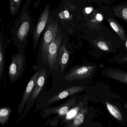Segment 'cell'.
Returning a JSON list of instances; mask_svg holds the SVG:
<instances>
[{
  "instance_id": "1",
  "label": "cell",
  "mask_w": 127,
  "mask_h": 127,
  "mask_svg": "<svg viewBox=\"0 0 127 127\" xmlns=\"http://www.w3.org/2000/svg\"><path fill=\"white\" fill-rule=\"evenodd\" d=\"M30 1H27L11 29L12 40L19 52L24 51L27 43L31 27V18L28 13Z\"/></svg>"
},
{
  "instance_id": "2",
  "label": "cell",
  "mask_w": 127,
  "mask_h": 127,
  "mask_svg": "<svg viewBox=\"0 0 127 127\" xmlns=\"http://www.w3.org/2000/svg\"><path fill=\"white\" fill-rule=\"evenodd\" d=\"M26 62L24 51H17L13 54L8 71V75L11 84L16 82L23 76Z\"/></svg>"
},
{
  "instance_id": "3",
  "label": "cell",
  "mask_w": 127,
  "mask_h": 127,
  "mask_svg": "<svg viewBox=\"0 0 127 127\" xmlns=\"http://www.w3.org/2000/svg\"><path fill=\"white\" fill-rule=\"evenodd\" d=\"M76 99L72 98L60 106L47 109L45 111L46 115L55 114L56 115L48 120L46 124L48 123L52 127L57 126L60 120L64 118L69 111L76 105Z\"/></svg>"
},
{
  "instance_id": "4",
  "label": "cell",
  "mask_w": 127,
  "mask_h": 127,
  "mask_svg": "<svg viewBox=\"0 0 127 127\" xmlns=\"http://www.w3.org/2000/svg\"><path fill=\"white\" fill-rule=\"evenodd\" d=\"M47 74L45 69L42 70L39 69V74L36 82L34 89L33 91L30 100L27 103V106L24 111V114L20 117V119L17 122V124L21 121L23 117H25L27 115L29 110L33 106L35 101L36 99L43 88L47 78Z\"/></svg>"
},
{
  "instance_id": "5",
  "label": "cell",
  "mask_w": 127,
  "mask_h": 127,
  "mask_svg": "<svg viewBox=\"0 0 127 127\" xmlns=\"http://www.w3.org/2000/svg\"><path fill=\"white\" fill-rule=\"evenodd\" d=\"M62 36L58 35L48 47L46 58V63L51 71L56 68L58 62L60 49L62 44Z\"/></svg>"
},
{
  "instance_id": "6",
  "label": "cell",
  "mask_w": 127,
  "mask_h": 127,
  "mask_svg": "<svg viewBox=\"0 0 127 127\" xmlns=\"http://www.w3.org/2000/svg\"><path fill=\"white\" fill-rule=\"evenodd\" d=\"M58 24L54 22L48 25L44 34L42 42L41 56L43 62L45 63H46L48 47L58 34Z\"/></svg>"
},
{
  "instance_id": "7",
  "label": "cell",
  "mask_w": 127,
  "mask_h": 127,
  "mask_svg": "<svg viewBox=\"0 0 127 127\" xmlns=\"http://www.w3.org/2000/svg\"><path fill=\"white\" fill-rule=\"evenodd\" d=\"M95 67L88 65H80L74 67L65 76L64 79L71 81L87 78L91 75Z\"/></svg>"
},
{
  "instance_id": "8",
  "label": "cell",
  "mask_w": 127,
  "mask_h": 127,
  "mask_svg": "<svg viewBox=\"0 0 127 127\" xmlns=\"http://www.w3.org/2000/svg\"><path fill=\"white\" fill-rule=\"evenodd\" d=\"M49 6H46L44 9L41 14L38 20L36 23L33 36V47L34 50L36 48L38 41L41 34L44 30L48 21L49 16Z\"/></svg>"
},
{
  "instance_id": "9",
  "label": "cell",
  "mask_w": 127,
  "mask_h": 127,
  "mask_svg": "<svg viewBox=\"0 0 127 127\" xmlns=\"http://www.w3.org/2000/svg\"><path fill=\"white\" fill-rule=\"evenodd\" d=\"M39 74V70L36 71L28 82L22 96V99L19 105L18 114H21L24 111L25 104H27L30 98L34 89L36 80Z\"/></svg>"
},
{
  "instance_id": "10",
  "label": "cell",
  "mask_w": 127,
  "mask_h": 127,
  "mask_svg": "<svg viewBox=\"0 0 127 127\" xmlns=\"http://www.w3.org/2000/svg\"><path fill=\"white\" fill-rule=\"evenodd\" d=\"M85 89V87L83 86H74L69 87L62 91L51 97L48 100L47 103L53 104L56 103L71 95L79 93L83 91Z\"/></svg>"
},
{
  "instance_id": "11",
  "label": "cell",
  "mask_w": 127,
  "mask_h": 127,
  "mask_svg": "<svg viewBox=\"0 0 127 127\" xmlns=\"http://www.w3.org/2000/svg\"><path fill=\"white\" fill-rule=\"evenodd\" d=\"M104 75L109 78L127 84V72L116 68H107L103 71Z\"/></svg>"
},
{
  "instance_id": "12",
  "label": "cell",
  "mask_w": 127,
  "mask_h": 127,
  "mask_svg": "<svg viewBox=\"0 0 127 127\" xmlns=\"http://www.w3.org/2000/svg\"><path fill=\"white\" fill-rule=\"evenodd\" d=\"M69 58V53L65 45L63 44L60 47L58 59V66L60 68L61 73L65 70Z\"/></svg>"
},
{
  "instance_id": "13",
  "label": "cell",
  "mask_w": 127,
  "mask_h": 127,
  "mask_svg": "<svg viewBox=\"0 0 127 127\" xmlns=\"http://www.w3.org/2000/svg\"><path fill=\"white\" fill-rule=\"evenodd\" d=\"M6 45L3 34L0 31V80H2L4 73V56Z\"/></svg>"
},
{
  "instance_id": "14",
  "label": "cell",
  "mask_w": 127,
  "mask_h": 127,
  "mask_svg": "<svg viewBox=\"0 0 127 127\" xmlns=\"http://www.w3.org/2000/svg\"><path fill=\"white\" fill-rule=\"evenodd\" d=\"M107 21L111 27L118 35L120 39L123 41H126L127 39L126 32L117 20L113 18H110L107 19Z\"/></svg>"
},
{
  "instance_id": "15",
  "label": "cell",
  "mask_w": 127,
  "mask_h": 127,
  "mask_svg": "<svg viewBox=\"0 0 127 127\" xmlns=\"http://www.w3.org/2000/svg\"><path fill=\"white\" fill-rule=\"evenodd\" d=\"M88 113V109L85 106L83 107L75 116L70 122L68 127H78L84 121L86 115Z\"/></svg>"
},
{
  "instance_id": "16",
  "label": "cell",
  "mask_w": 127,
  "mask_h": 127,
  "mask_svg": "<svg viewBox=\"0 0 127 127\" xmlns=\"http://www.w3.org/2000/svg\"><path fill=\"white\" fill-rule=\"evenodd\" d=\"M112 10L115 16L127 22V3L115 6Z\"/></svg>"
},
{
  "instance_id": "17",
  "label": "cell",
  "mask_w": 127,
  "mask_h": 127,
  "mask_svg": "<svg viewBox=\"0 0 127 127\" xmlns=\"http://www.w3.org/2000/svg\"><path fill=\"white\" fill-rule=\"evenodd\" d=\"M84 106L83 101L80 102L78 104L75 105L69 111L66 115L63 118V121L64 122L67 123H69V122H71L75 118L80 110Z\"/></svg>"
},
{
  "instance_id": "18",
  "label": "cell",
  "mask_w": 127,
  "mask_h": 127,
  "mask_svg": "<svg viewBox=\"0 0 127 127\" xmlns=\"http://www.w3.org/2000/svg\"><path fill=\"white\" fill-rule=\"evenodd\" d=\"M22 0H10L9 1V14L12 16L17 15L19 12Z\"/></svg>"
},
{
  "instance_id": "19",
  "label": "cell",
  "mask_w": 127,
  "mask_h": 127,
  "mask_svg": "<svg viewBox=\"0 0 127 127\" xmlns=\"http://www.w3.org/2000/svg\"><path fill=\"white\" fill-rule=\"evenodd\" d=\"M106 106L109 112L117 120L122 121L123 120L122 114L118 109L115 105L107 101L106 102Z\"/></svg>"
},
{
  "instance_id": "20",
  "label": "cell",
  "mask_w": 127,
  "mask_h": 127,
  "mask_svg": "<svg viewBox=\"0 0 127 127\" xmlns=\"http://www.w3.org/2000/svg\"><path fill=\"white\" fill-rule=\"evenodd\" d=\"M12 111L11 108L8 107H2L0 109V124L4 125L6 124Z\"/></svg>"
},
{
  "instance_id": "21",
  "label": "cell",
  "mask_w": 127,
  "mask_h": 127,
  "mask_svg": "<svg viewBox=\"0 0 127 127\" xmlns=\"http://www.w3.org/2000/svg\"><path fill=\"white\" fill-rule=\"evenodd\" d=\"M95 44L97 47L102 50L106 51H110V48L109 45L104 41L98 40L95 42Z\"/></svg>"
},
{
  "instance_id": "22",
  "label": "cell",
  "mask_w": 127,
  "mask_h": 127,
  "mask_svg": "<svg viewBox=\"0 0 127 127\" xmlns=\"http://www.w3.org/2000/svg\"><path fill=\"white\" fill-rule=\"evenodd\" d=\"M61 18L67 19L69 17V13L67 10H64L60 13L59 15Z\"/></svg>"
},
{
  "instance_id": "23",
  "label": "cell",
  "mask_w": 127,
  "mask_h": 127,
  "mask_svg": "<svg viewBox=\"0 0 127 127\" xmlns=\"http://www.w3.org/2000/svg\"><path fill=\"white\" fill-rule=\"evenodd\" d=\"M95 19L98 22H101L103 20V16L101 13H97L95 15Z\"/></svg>"
},
{
  "instance_id": "24",
  "label": "cell",
  "mask_w": 127,
  "mask_h": 127,
  "mask_svg": "<svg viewBox=\"0 0 127 127\" xmlns=\"http://www.w3.org/2000/svg\"><path fill=\"white\" fill-rule=\"evenodd\" d=\"M93 10V8L92 7H89L85 8V12L87 14H89L92 12Z\"/></svg>"
},
{
  "instance_id": "25",
  "label": "cell",
  "mask_w": 127,
  "mask_h": 127,
  "mask_svg": "<svg viewBox=\"0 0 127 127\" xmlns=\"http://www.w3.org/2000/svg\"><path fill=\"white\" fill-rule=\"evenodd\" d=\"M125 45L127 48V39L125 41Z\"/></svg>"
}]
</instances>
